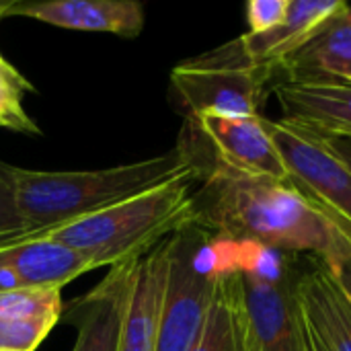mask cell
Listing matches in <instances>:
<instances>
[{
	"label": "cell",
	"mask_w": 351,
	"mask_h": 351,
	"mask_svg": "<svg viewBox=\"0 0 351 351\" xmlns=\"http://www.w3.org/2000/svg\"><path fill=\"white\" fill-rule=\"evenodd\" d=\"M181 152L197 175L193 224L216 239L269 251L304 253L327 269L351 257V237L290 183L239 175L214 162L185 128Z\"/></svg>",
	"instance_id": "obj_1"
},
{
	"label": "cell",
	"mask_w": 351,
	"mask_h": 351,
	"mask_svg": "<svg viewBox=\"0 0 351 351\" xmlns=\"http://www.w3.org/2000/svg\"><path fill=\"white\" fill-rule=\"evenodd\" d=\"M189 171L193 169L179 146L162 156L99 171L53 173L0 162V175L10 185L16 208L27 224V232L8 245L101 212Z\"/></svg>",
	"instance_id": "obj_2"
},
{
	"label": "cell",
	"mask_w": 351,
	"mask_h": 351,
	"mask_svg": "<svg viewBox=\"0 0 351 351\" xmlns=\"http://www.w3.org/2000/svg\"><path fill=\"white\" fill-rule=\"evenodd\" d=\"M195 183L197 175L189 171L101 212L25 239L58 241L84 257L90 269L134 263L165 239L193 224Z\"/></svg>",
	"instance_id": "obj_3"
},
{
	"label": "cell",
	"mask_w": 351,
	"mask_h": 351,
	"mask_svg": "<svg viewBox=\"0 0 351 351\" xmlns=\"http://www.w3.org/2000/svg\"><path fill=\"white\" fill-rule=\"evenodd\" d=\"M222 267L218 241L189 224L171 237L169 276L154 351H191L206 323Z\"/></svg>",
	"instance_id": "obj_4"
},
{
	"label": "cell",
	"mask_w": 351,
	"mask_h": 351,
	"mask_svg": "<svg viewBox=\"0 0 351 351\" xmlns=\"http://www.w3.org/2000/svg\"><path fill=\"white\" fill-rule=\"evenodd\" d=\"M276 74L269 66L249 64L230 41L177 64L171 72V84L187 119L204 115L255 117L261 115Z\"/></svg>",
	"instance_id": "obj_5"
},
{
	"label": "cell",
	"mask_w": 351,
	"mask_h": 351,
	"mask_svg": "<svg viewBox=\"0 0 351 351\" xmlns=\"http://www.w3.org/2000/svg\"><path fill=\"white\" fill-rule=\"evenodd\" d=\"M288 183L351 237V169L333 144L284 119H267Z\"/></svg>",
	"instance_id": "obj_6"
},
{
	"label": "cell",
	"mask_w": 351,
	"mask_h": 351,
	"mask_svg": "<svg viewBox=\"0 0 351 351\" xmlns=\"http://www.w3.org/2000/svg\"><path fill=\"white\" fill-rule=\"evenodd\" d=\"M237 263L251 351H306L304 319L296 298L298 276L292 267Z\"/></svg>",
	"instance_id": "obj_7"
},
{
	"label": "cell",
	"mask_w": 351,
	"mask_h": 351,
	"mask_svg": "<svg viewBox=\"0 0 351 351\" xmlns=\"http://www.w3.org/2000/svg\"><path fill=\"white\" fill-rule=\"evenodd\" d=\"M187 128L214 162L245 177L288 183L284 160L263 115H204L197 119H187Z\"/></svg>",
	"instance_id": "obj_8"
},
{
	"label": "cell",
	"mask_w": 351,
	"mask_h": 351,
	"mask_svg": "<svg viewBox=\"0 0 351 351\" xmlns=\"http://www.w3.org/2000/svg\"><path fill=\"white\" fill-rule=\"evenodd\" d=\"M4 16H29L53 27L72 31L113 33L138 37L144 29V6L136 0H49V2H10L0 6Z\"/></svg>",
	"instance_id": "obj_9"
},
{
	"label": "cell",
	"mask_w": 351,
	"mask_h": 351,
	"mask_svg": "<svg viewBox=\"0 0 351 351\" xmlns=\"http://www.w3.org/2000/svg\"><path fill=\"white\" fill-rule=\"evenodd\" d=\"M169 245L171 237L134 263L119 351H154L169 276Z\"/></svg>",
	"instance_id": "obj_10"
},
{
	"label": "cell",
	"mask_w": 351,
	"mask_h": 351,
	"mask_svg": "<svg viewBox=\"0 0 351 351\" xmlns=\"http://www.w3.org/2000/svg\"><path fill=\"white\" fill-rule=\"evenodd\" d=\"M282 119L323 138L351 140V82L274 84Z\"/></svg>",
	"instance_id": "obj_11"
},
{
	"label": "cell",
	"mask_w": 351,
	"mask_h": 351,
	"mask_svg": "<svg viewBox=\"0 0 351 351\" xmlns=\"http://www.w3.org/2000/svg\"><path fill=\"white\" fill-rule=\"evenodd\" d=\"M346 6V0H290L286 19L276 29L245 33L234 43L249 64L269 66L278 72L286 58L311 41Z\"/></svg>",
	"instance_id": "obj_12"
},
{
	"label": "cell",
	"mask_w": 351,
	"mask_h": 351,
	"mask_svg": "<svg viewBox=\"0 0 351 351\" xmlns=\"http://www.w3.org/2000/svg\"><path fill=\"white\" fill-rule=\"evenodd\" d=\"M134 263L111 267L109 276L74 304L70 319L78 327V335L72 351H119Z\"/></svg>",
	"instance_id": "obj_13"
},
{
	"label": "cell",
	"mask_w": 351,
	"mask_h": 351,
	"mask_svg": "<svg viewBox=\"0 0 351 351\" xmlns=\"http://www.w3.org/2000/svg\"><path fill=\"white\" fill-rule=\"evenodd\" d=\"M300 313L327 351H351V300L331 271L317 263L296 282Z\"/></svg>",
	"instance_id": "obj_14"
},
{
	"label": "cell",
	"mask_w": 351,
	"mask_h": 351,
	"mask_svg": "<svg viewBox=\"0 0 351 351\" xmlns=\"http://www.w3.org/2000/svg\"><path fill=\"white\" fill-rule=\"evenodd\" d=\"M278 72L290 82H350L351 6L337 12L311 41L286 58Z\"/></svg>",
	"instance_id": "obj_15"
},
{
	"label": "cell",
	"mask_w": 351,
	"mask_h": 351,
	"mask_svg": "<svg viewBox=\"0 0 351 351\" xmlns=\"http://www.w3.org/2000/svg\"><path fill=\"white\" fill-rule=\"evenodd\" d=\"M0 257L14 271L21 288L29 290H62L78 276L93 271L76 251L45 237L0 247Z\"/></svg>",
	"instance_id": "obj_16"
},
{
	"label": "cell",
	"mask_w": 351,
	"mask_h": 351,
	"mask_svg": "<svg viewBox=\"0 0 351 351\" xmlns=\"http://www.w3.org/2000/svg\"><path fill=\"white\" fill-rule=\"evenodd\" d=\"M191 351H251L237 265L222 263L206 323Z\"/></svg>",
	"instance_id": "obj_17"
},
{
	"label": "cell",
	"mask_w": 351,
	"mask_h": 351,
	"mask_svg": "<svg viewBox=\"0 0 351 351\" xmlns=\"http://www.w3.org/2000/svg\"><path fill=\"white\" fill-rule=\"evenodd\" d=\"M31 90V82L0 53V128L27 136L41 134L23 107V99Z\"/></svg>",
	"instance_id": "obj_18"
},
{
	"label": "cell",
	"mask_w": 351,
	"mask_h": 351,
	"mask_svg": "<svg viewBox=\"0 0 351 351\" xmlns=\"http://www.w3.org/2000/svg\"><path fill=\"white\" fill-rule=\"evenodd\" d=\"M64 313L62 290H29L19 288L0 294V321H33L53 319Z\"/></svg>",
	"instance_id": "obj_19"
},
{
	"label": "cell",
	"mask_w": 351,
	"mask_h": 351,
	"mask_svg": "<svg viewBox=\"0 0 351 351\" xmlns=\"http://www.w3.org/2000/svg\"><path fill=\"white\" fill-rule=\"evenodd\" d=\"M58 321H0V351H35Z\"/></svg>",
	"instance_id": "obj_20"
},
{
	"label": "cell",
	"mask_w": 351,
	"mask_h": 351,
	"mask_svg": "<svg viewBox=\"0 0 351 351\" xmlns=\"http://www.w3.org/2000/svg\"><path fill=\"white\" fill-rule=\"evenodd\" d=\"M290 8V0H251L247 4L249 33H265L276 29Z\"/></svg>",
	"instance_id": "obj_21"
},
{
	"label": "cell",
	"mask_w": 351,
	"mask_h": 351,
	"mask_svg": "<svg viewBox=\"0 0 351 351\" xmlns=\"http://www.w3.org/2000/svg\"><path fill=\"white\" fill-rule=\"evenodd\" d=\"M23 232H27V224L16 208L10 185L0 175V247L8 245Z\"/></svg>",
	"instance_id": "obj_22"
},
{
	"label": "cell",
	"mask_w": 351,
	"mask_h": 351,
	"mask_svg": "<svg viewBox=\"0 0 351 351\" xmlns=\"http://www.w3.org/2000/svg\"><path fill=\"white\" fill-rule=\"evenodd\" d=\"M331 276L335 278V282L341 286V290L346 292V296L351 300V257L343 259L339 265H335L333 269H329Z\"/></svg>",
	"instance_id": "obj_23"
},
{
	"label": "cell",
	"mask_w": 351,
	"mask_h": 351,
	"mask_svg": "<svg viewBox=\"0 0 351 351\" xmlns=\"http://www.w3.org/2000/svg\"><path fill=\"white\" fill-rule=\"evenodd\" d=\"M19 288H21L19 278L8 267V263L0 257V294L2 292H12V290H19Z\"/></svg>",
	"instance_id": "obj_24"
},
{
	"label": "cell",
	"mask_w": 351,
	"mask_h": 351,
	"mask_svg": "<svg viewBox=\"0 0 351 351\" xmlns=\"http://www.w3.org/2000/svg\"><path fill=\"white\" fill-rule=\"evenodd\" d=\"M329 140V138H327ZM331 144H333V148L337 150V154L350 165L351 169V140H343V138H333V140H329Z\"/></svg>",
	"instance_id": "obj_25"
},
{
	"label": "cell",
	"mask_w": 351,
	"mask_h": 351,
	"mask_svg": "<svg viewBox=\"0 0 351 351\" xmlns=\"http://www.w3.org/2000/svg\"><path fill=\"white\" fill-rule=\"evenodd\" d=\"M304 319V317H302ZM304 341H306V351H327L325 346L319 341V337L315 335V331L308 327V323L304 321Z\"/></svg>",
	"instance_id": "obj_26"
},
{
	"label": "cell",
	"mask_w": 351,
	"mask_h": 351,
	"mask_svg": "<svg viewBox=\"0 0 351 351\" xmlns=\"http://www.w3.org/2000/svg\"><path fill=\"white\" fill-rule=\"evenodd\" d=\"M350 82H351V78H350Z\"/></svg>",
	"instance_id": "obj_27"
}]
</instances>
